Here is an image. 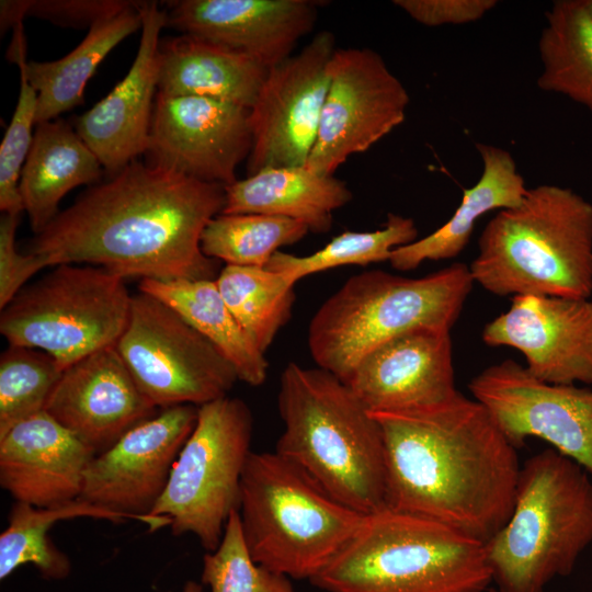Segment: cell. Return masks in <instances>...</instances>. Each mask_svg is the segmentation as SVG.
Masks as SVG:
<instances>
[{"label": "cell", "instance_id": "6da1fadb", "mask_svg": "<svg viewBox=\"0 0 592 592\" xmlns=\"http://www.w3.org/2000/svg\"><path fill=\"white\" fill-rule=\"evenodd\" d=\"M224 205V185L134 160L59 212L26 252L45 267L94 265L125 280L216 278L201 237Z\"/></svg>", "mask_w": 592, "mask_h": 592}, {"label": "cell", "instance_id": "7a4b0ae2", "mask_svg": "<svg viewBox=\"0 0 592 592\" xmlns=\"http://www.w3.org/2000/svg\"><path fill=\"white\" fill-rule=\"evenodd\" d=\"M371 414L384 441L385 506L482 543L505 525L521 464L482 403L457 390L434 405Z\"/></svg>", "mask_w": 592, "mask_h": 592}, {"label": "cell", "instance_id": "3957f363", "mask_svg": "<svg viewBox=\"0 0 592 592\" xmlns=\"http://www.w3.org/2000/svg\"><path fill=\"white\" fill-rule=\"evenodd\" d=\"M277 407L283 432L274 452L360 513L385 506L382 431L348 384L318 366L288 363Z\"/></svg>", "mask_w": 592, "mask_h": 592}, {"label": "cell", "instance_id": "277c9868", "mask_svg": "<svg viewBox=\"0 0 592 592\" xmlns=\"http://www.w3.org/2000/svg\"><path fill=\"white\" fill-rule=\"evenodd\" d=\"M497 296L588 299L592 294V204L569 187L542 184L499 210L468 266Z\"/></svg>", "mask_w": 592, "mask_h": 592}, {"label": "cell", "instance_id": "5b68a950", "mask_svg": "<svg viewBox=\"0 0 592 592\" xmlns=\"http://www.w3.org/2000/svg\"><path fill=\"white\" fill-rule=\"evenodd\" d=\"M485 543L439 521L384 506L312 579L326 592H485Z\"/></svg>", "mask_w": 592, "mask_h": 592}, {"label": "cell", "instance_id": "8992f818", "mask_svg": "<svg viewBox=\"0 0 592 592\" xmlns=\"http://www.w3.org/2000/svg\"><path fill=\"white\" fill-rule=\"evenodd\" d=\"M591 544L590 475L554 448L528 457L508 522L485 543L499 592H544L573 571Z\"/></svg>", "mask_w": 592, "mask_h": 592}, {"label": "cell", "instance_id": "52a82bcc", "mask_svg": "<svg viewBox=\"0 0 592 592\" xmlns=\"http://www.w3.org/2000/svg\"><path fill=\"white\" fill-rule=\"evenodd\" d=\"M474 284L459 262L415 278L380 270L353 275L310 320L311 357L346 383L366 354L401 333L423 327L451 331Z\"/></svg>", "mask_w": 592, "mask_h": 592}, {"label": "cell", "instance_id": "ba28073f", "mask_svg": "<svg viewBox=\"0 0 592 592\" xmlns=\"http://www.w3.org/2000/svg\"><path fill=\"white\" fill-rule=\"evenodd\" d=\"M239 519L251 558L291 579L312 580L365 514L341 503L276 452H252L240 481Z\"/></svg>", "mask_w": 592, "mask_h": 592}, {"label": "cell", "instance_id": "9c48e42d", "mask_svg": "<svg viewBox=\"0 0 592 592\" xmlns=\"http://www.w3.org/2000/svg\"><path fill=\"white\" fill-rule=\"evenodd\" d=\"M25 285L0 314L9 345L52 355L62 369L124 332L133 295L125 278L94 265L60 264Z\"/></svg>", "mask_w": 592, "mask_h": 592}, {"label": "cell", "instance_id": "30bf717a", "mask_svg": "<svg viewBox=\"0 0 592 592\" xmlns=\"http://www.w3.org/2000/svg\"><path fill=\"white\" fill-rule=\"evenodd\" d=\"M252 431V412L242 399L226 396L197 407L195 426L150 515L169 519L173 535L191 533L206 551L215 550L239 509Z\"/></svg>", "mask_w": 592, "mask_h": 592}, {"label": "cell", "instance_id": "8fae6325", "mask_svg": "<svg viewBox=\"0 0 592 592\" xmlns=\"http://www.w3.org/2000/svg\"><path fill=\"white\" fill-rule=\"evenodd\" d=\"M115 348L144 395L159 409L200 407L226 397L238 375L224 354L174 309L138 292Z\"/></svg>", "mask_w": 592, "mask_h": 592}, {"label": "cell", "instance_id": "7c38bea8", "mask_svg": "<svg viewBox=\"0 0 592 592\" xmlns=\"http://www.w3.org/2000/svg\"><path fill=\"white\" fill-rule=\"evenodd\" d=\"M409 102L403 83L377 52L337 48L317 139L305 167L333 175L349 157L368 150L400 125Z\"/></svg>", "mask_w": 592, "mask_h": 592}, {"label": "cell", "instance_id": "4fadbf2b", "mask_svg": "<svg viewBox=\"0 0 592 592\" xmlns=\"http://www.w3.org/2000/svg\"><path fill=\"white\" fill-rule=\"evenodd\" d=\"M335 49L333 33L325 30L267 70L249 110L247 175L270 167L305 166L317 139Z\"/></svg>", "mask_w": 592, "mask_h": 592}, {"label": "cell", "instance_id": "5bb4252c", "mask_svg": "<svg viewBox=\"0 0 592 592\" xmlns=\"http://www.w3.org/2000/svg\"><path fill=\"white\" fill-rule=\"evenodd\" d=\"M468 388L513 446L544 440L592 476V388L545 383L513 360L488 366Z\"/></svg>", "mask_w": 592, "mask_h": 592}, {"label": "cell", "instance_id": "9a60e30c", "mask_svg": "<svg viewBox=\"0 0 592 592\" xmlns=\"http://www.w3.org/2000/svg\"><path fill=\"white\" fill-rule=\"evenodd\" d=\"M197 407L179 405L127 431L90 462L80 499L149 526H170L150 513L162 496L174 462L193 431Z\"/></svg>", "mask_w": 592, "mask_h": 592}, {"label": "cell", "instance_id": "2e32d148", "mask_svg": "<svg viewBox=\"0 0 592 592\" xmlns=\"http://www.w3.org/2000/svg\"><path fill=\"white\" fill-rule=\"evenodd\" d=\"M252 147L249 109L207 98L157 93L149 164L228 186Z\"/></svg>", "mask_w": 592, "mask_h": 592}, {"label": "cell", "instance_id": "e0dca14e", "mask_svg": "<svg viewBox=\"0 0 592 592\" xmlns=\"http://www.w3.org/2000/svg\"><path fill=\"white\" fill-rule=\"evenodd\" d=\"M489 346L520 351L526 369L557 385H592V303L553 296H514L481 334Z\"/></svg>", "mask_w": 592, "mask_h": 592}, {"label": "cell", "instance_id": "ac0fdd59", "mask_svg": "<svg viewBox=\"0 0 592 592\" xmlns=\"http://www.w3.org/2000/svg\"><path fill=\"white\" fill-rule=\"evenodd\" d=\"M44 410L95 454L159 412L137 386L115 345L66 367Z\"/></svg>", "mask_w": 592, "mask_h": 592}, {"label": "cell", "instance_id": "d6986e66", "mask_svg": "<svg viewBox=\"0 0 592 592\" xmlns=\"http://www.w3.org/2000/svg\"><path fill=\"white\" fill-rule=\"evenodd\" d=\"M166 26L198 36L254 59L270 69L293 54L309 34L321 1L180 0L169 1Z\"/></svg>", "mask_w": 592, "mask_h": 592}, {"label": "cell", "instance_id": "ffe728a7", "mask_svg": "<svg viewBox=\"0 0 592 592\" xmlns=\"http://www.w3.org/2000/svg\"><path fill=\"white\" fill-rule=\"evenodd\" d=\"M141 35L126 76L77 117L75 129L112 175L146 153L158 93L160 32L166 10L143 1Z\"/></svg>", "mask_w": 592, "mask_h": 592}, {"label": "cell", "instance_id": "44dd1931", "mask_svg": "<svg viewBox=\"0 0 592 592\" xmlns=\"http://www.w3.org/2000/svg\"><path fill=\"white\" fill-rule=\"evenodd\" d=\"M371 412L419 408L456 391L449 330L417 328L366 354L348 382Z\"/></svg>", "mask_w": 592, "mask_h": 592}, {"label": "cell", "instance_id": "7402d4cb", "mask_svg": "<svg viewBox=\"0 0 592 592\" xmlns=\"http://www.w3.org/2000/svg\"><path fill=\"white\" fill-rule=\"evenodd\" d=\"M95 452L45 410L0 436V485L18 502L38 508L80 498Z\"/></svg>", "mask_w": 592, "mask_h": 592}, {"label": "cell", "instance_id": "603a6c76", "mask_svg": "<svg viewBox=\"0 0 592 592\" xmlns=\"http://www.w3.org/2000/svg\"><path fill=\"white\" fill-rule=\"evenodd\" d=\"M141 2L133 1L116 14L95 22L78 46L54 61L27 62L22 23L14 27L8 58L23 68L37 93L36 124L56 119L82 103L84 88L101 61L124 38L141 29Z\"/></svg>", "mask_w": 592, "mask_h": 592}, {"label": "cell", "instance_id": "cb8c5ba5", "mask_svg": "<svg viewBox=\"0 0 592 592\" xmlns=\"http://www.w3.org/2000/svg\"><path fill=\"white\" fill-rule=\"evenodd\" d=\"M267 70L242 53L182 34L160 42L158 93L207 98L250 110Z\"/></svg>", "mask_w": 592, "mask_h": 592}, {"label": "cell", "instance_id": "d4e9b609", "mask_svg": "<svg viewBox=\"0 0 592 592\" xmlns=\"http://www.w3.org/2000/svg\"><path fill=\"white\" fill-rule=\"evenodd\" d=\"M353 195L334 175L318 174L305 166L270 167L225 186L220 214H266L305 224L314 234L332 227L333 213Z\"/></svg>", "mask_w": 592, "mask_h": 592}, {"label": "cell", "instance_id": "484cf974", "mask_svg": "<svg viewBox=\"0 0 592 592\" xmlns=\"http://www.w3.org/2000/svg\"><path fill=\"white\" fill-rule=\"evenodd\" d=\"M482 173L475 185L464 189L452 217L430 235L392 250L389 263L412 271L424 261L456 258L468 244L476 221L494 209L517 206L527 192L512 155L498 146L477 143Z\"/></svg>", "mask_w": 592, "mask_h": 592}, {"label": "cell", "instance_id": "4316f807", "mask_svg": "<svg viewBox=\"0 0 592 592\" xmlns=\"http://www.w3.org/2000/svg\"><path fill=\"white\" fill-rule=\"evenodd\" d=\"M20 178V195L34 235L58 215L64 196L79 185L96 183L102 164L77 130L56 118L35 125Z\"/></svg>", "mask_w": 592, "mask_h": 592}, {"label": "cell", "instance_id": "83f0119b", "mask_svg": "<svg viewBox=\"0 0 592 592\" xmlns=\"http://www.w3.org/2000/svg\"><path fill=\"white\" fill-rule=\"evenodd\" d=\"M138 289L170 306L213 343L235 367L239 380L250 386L265 382L269 363L264 353L227 307L215 278L140 280Z\"/></svg>", "mask_w": 592, "mask_h": 592}, {"label": "cell", "instance_id": "f1b7e54d", "mask_svg": "<svg viewBox=\"0 0 592 592\" xmlns=\"http://www.w3.org/2000/svg\"><path fill=\"white\" fill-rule=\"evenodd\" d=\"M545 19L538 39V88L592 112V13L587 0H557Z\"/></svg>", "mask_w": 592, "mask_h": 592}, {"label": "cell", "instance_id": "f546056e", "mask_svg": "<svg viewBox=\"0 0 592 592\" xmlns=\"http://www.w3.org/2000/svg\"><path fill=\"white\" fill-rule=\"evenodd\" d=\"M93 517L123 522L127 517L82 499L64 504L38 508L15 501L8 526L0 534V580L7 579L19 567L31 563L47 580L66 579L71 571L68 556L49 538L53 525L62 520Z\"/></svg>", "mask_w": 592, "mask_h": 592}, {"label": "cell", "instance_id": "4dcf8cb0", "mask_svg": "<svg viewBox=\"0 0 592 592\" xmlns=\"http://www.w3.org/2000/svg\"><path fill=\"white\" fill-rule=\"evenodd\" d=\"M215 281L238 323L265 353L291 318L295 284L266 267L232 264H226Z\"/></svg>", "mask_w": 592, "mask_h": 592}, {"label": "cell", "instance_id": "1f68e13d", "mask_svg": "<svg viewBox=\"0 0 592 592\" xmlns=\"http://www.w3.org/2000/svg\"><path fill=\"white\" fill-rule=\"evenodd\" d=\"M308 227L295 219L266 214H218L201 237L203 253L216 261L265 267L280 248L301 240Z\"/></svg>", "mask_w": 592, "mask_h": 592}, {"label": "cell", "instance_id": "d6a6232c", "mask_svg": "<svg viewBox=\"0 0 592 592\" xmlns=\"http://www.w3.org/2000/svg\"><path fill=\"white\" fill-rule=\"evenodd\" d=\"M417 237L418 228L411 217L388 214L380 229L344 231L309 255L277 251L265 267L282 273L296 284L310 274L337 266L389 261L394 249L415 241Z\"/></svg>", "mask_w": 592, "mask_h": 592}, {"label": "cell", "instance_id": "836d02e7", "mask_svg": "<svg viewBox=\"0 0 592 592\" xmlns=\"http://www.w3.org/2000/svg\"><path fill=\"white\" fill-rule=\"evenodd\" d=\"M62 368L48 353L9 345L0 357V436L43 411Z\"/></svg>", "mask_w": 592, "mask_h": 592}, {"label": "cell", "instance_id": "e575fe53", "mask_svg": "<svg viewBox=\"0 0 592 592\" xmlns=\"http://www.w3.org/2000/svg\"><path fill=\"white\" fill-rule=\"evenodd\" d=\"M202 583L210 592H295L289 577L251 558L238 511L230 515L219 546L204 555Z\"/></svg>", "mask_w": 592, "mask_h": 592}, {"label": "cell", "instance_id": "d590c367", "mask_svg": "<svg viewBox=\"0 0 592 592\" xmlns=\"http://www.w3.org/2000/svg\"><path fill=\"white\" fill-rule=\"evenodd\" d=\"M20 69L18 102L0 146V209L20 216L24 212L20 195V178L30 152L36 125L37 93Z\"/></svg>", "mask_w": 592, "mask_h": 592}, {"label": "cell", "instance_id": "8d00e7d4", "mask_svg": "<svg viewBox=\"0 0 592 592\" xmlns=\"http://www.w3.org/2000/svg\"><path fill=\"white\" fill-rule=\"evenodd\" d=\"M20 216L2 214L0 220V308L26 285L37 272L45 269L34 254L21 253L15 247V232Z\"/></svg>", "mask_w": 592, "mask_h": 592}, {"label": "cell", "instance_id": "74e56055", "mask_svg": "<svg viewBox=\"0 0 592 592\" xmlns=\"http://www.w3.org/2000/svg\"><path fill=\"white\" fill-rule=\"evenodd\" d=\"M132 3L121 0H26V16L44 19L61 26L90 27Z\"/></svg>", "mask_w": 592, "mask_h": 592}, {"label": "cell", "instance_id": "f35d334b", "mask_svg": "<svg viewBox=\"0 0 592 592\" xmlns=\"http://www.w3.org/2000/svg\"><path fill=\"white\" fill-rule=\"evenodd\" d=\"M392 3L425 26L476 22L497 5L496 0H395Z\"/></svg>", "mask_w": 592, "mask_h": 592}, {"label": "cell", "instance_id": "ab89813d", "mask_svg": "<svg viewBox=\"0 0 592 592\" xmlns=\"http://www.w3.org/2000/svg\"><path fill=\"white\" fill-rule=\"evenodd\" d=\"M26 16V0H2L0 2L1 32L15 27Z\"/></svg>", "mask_w": 592, "mask_h": 592}, {"label": "cell", "instance_id": "60d3db41", "mask_svg": "<svg viewBox=\"0 0 592 592\" xmlns=\"http://www.w3.org/2000/svg\"><path fill=\"white\" fill-rule=\"evenodd\" d=\"M181 592H203V587L202 584L190 580L183 585Z\"/></svg>", "mask_w": 592, "mask_h": 592}, {"label": "cell", "instance_id": "b9f144b4", "mask_svg": "<svg viewBox=\"0 0 592 592\" xmlns=\"http://www.w3.org/2000/svg\"><path fill=\"white\" fill-rule=\"evenodd\" d=\"M588 8L590 9L592 13V0H587Z\"/></svg>", "mask_w": 592, "mask_h": 592}]
</instances>
